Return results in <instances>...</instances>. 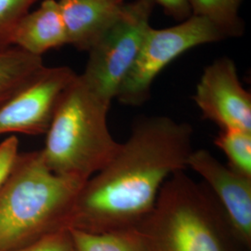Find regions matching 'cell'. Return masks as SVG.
Wrapping results in <instances>:
<instances>
[{
	"mask_svg": "<svg viewBox=\"0 0 251 251\" xmlns=\"http://www.w3.org/2000/svg\"><path fill=\"white\" fill-rule=\"evenodd\" d=\"M193 128L170 117H143L105 168L75 200L69 229L102 233L137 227L151 214L162 187L185 171Z\"/></svg>",
	"mask_w": 251,
	"mask_h": 251,
	"instance_id": "1",
	"label": "cell"
},
{
	"mask_svg": "<svg viewBox=\"0 0 251 251\" xmlns=\"http://www.w3.org/2000/svg\"><path fill=\"white\" fill-rule=\"evenodd\" d=\"M85 182L50 171L40 150L20 153L0 189V251H14L49 233L69 229Z\"/></svg>",
	"mask_w": 251,
	"mask_h": 251,
	"instance_id": "2",
	"label": "cell"
},
{
	"mask_svg": "<svg viewBox=\"0 0 251 251\" xmlns=\"http://www.w3.org/2000/svg\"><path fill=\"white\" fill-rule=\"evenodd\" d=\"M110 105L76 75L58 101L40 150L50 171L86 182L112 161L121 144L108 127Z\"/></svg>",
	"mask_w": 251,
	"mask_h": 251,
	"instance_id": "3",
	"label": "cell"
},
{
	"mask_svg": "<svg viewBox=\"0 0 251 251\" xmlns=\"http://www.w3.org/2000/svg\"><path fill=\"white\" fill-rule=\"evenodd\" d=\"M137 227L146 251H232L236 239L211 191L184 171L165 182L151 214Z\"/></svg>",
	"mask_w": 251,
	"mask_h": 251,
	"instance_id": "4",
	"label": "cell"
},
{
	"mask_svg": "<svg viewBox=\"0 0 251 251\" xmlns=\"http://www.w3.org/2000/svg\"><path fill=\"white\" fill-rule=\"evenodd\" d=\"M153 0L125 4L116 22L89 50L81 78L100 98L111 103L130 70L151 28Z\"/></svg>",
	"mask_w": 251,
	"mask_h": 251,
	"instance_id": "5",
	"label": "cell"
},
{
	"mask_svg": "<svg viewBox=\"0 0 251 251\" xmlns=\"http://www.w3.org/2000/svg\"><path fill=\"white\" fill-rule=\"evenodd\" d=\"M225 38L208 20L191 15L175 26L147 32L130 70L117 92L122 104L140 106L149 99L154 78L170 63L190 49Z\"/></svg>",
	"mask_w": 251,
	"mask_h": 251,
	"instance_id": "6",
	"label": "cell"
},
{
	"mask_svg": "<svg viewBox=\"0 0 251 251\" xmlns=\"http://www.w3.org/2000/svg\"><path fill=\"white\" fill-rule=\"evenodd\" d=\"M76 74L67 66L46 67L0 109V135L45 134L63 91Z\"/></svg>",
	"mask_w": 251,
	"mask_h": 251,
	"instance_id": "7",
	"label": "cell"
},
{
	"mask_svg": "<svg viewBox=\"0 0 251 251\" xmlns=\"http://www.w3.org/2000/svg\"><path fill=\"white\" fill-rule=\"evenodd\" d=\"M194 100L203 118L220 129L251 131V93L243 88L231 59H218L206 67Z\"/></svg>",
	"mask_w": 251,
	"mask_h": 251,
	"instance_id": "8",
	"label": "cell"
},
{
	"mask_svg": "<svg viewBox=\"0 0 251 251\" xmlns=\"http://www.w3.org/2000/svg\"><path fill=\"white\" fill-rule=\"evenodd\" d=\"M187 168L206 181L222 206L234 237L246 248L251 246V178L225 166L206 149L194 150Z\"/></svg>",
	"mask_w": 251,
	"mask_h": 251,
	"instance_id": "9",
	"label": "cell"
},
{
	"mask_svg": "<svg viewBox=\"0 0 251 251\" xmlns=\"http://www.w3.org/2000/svg\"><path fill=\"white\" fill-rule=\"evenodd\" d=\"M68 45L88 51L121 14L124 0H58Z\"/></svg>",
	"mask_w": 251,
	"mask_h": 251,
	"instance_id": "10",
	"label": "cell"
},
{
	"mask_svg": "<svg viewBox=\"0 0 251 251\" xmlns=\"http://www.w3.org/2000/svg\"><path fill=\"white\" fill-rule=\"evenodd\" d=\"M64 45H68V37L57 0H43L38 9L28 12L20 22L11 41V46L39 57Z\"/></svg>",
	"mask_w": 251,
	"mask_h": 251,
	"instance_id": "11",
	"label": "cell"
},
{
	"mask_svg": "<svg viewBox=\"0 0 251 251\" xmlns=\"http://www.w3.org/2000/svg\"><path fill=\"white\" fill-rule=\"evenodd\" d=\"M44 68L42 57L13 46L0 50V109L35 80Z\"/></svg>",
	"mask_w": 251,
	"mask_h": 251,
	"instance_id": "12",
	"label": "cell"
},
{
	"mask_svg": "<svg viewBox=\"0 0 251 251\" xmlns=\"http://www.w3.org/2000/svg\"><path fill=\"white\" fill-rule=\"evenodd\" d=\"M75 251H146L138 227L102 233L69 229Z\"/></svg>",
	"mask_w": 251,
	"mask_h": 251,
	"instance_id": "13",
	"label": "cell"
},
{
	"mask_svg": "<svg viewBox=\"0 0 251 251\" xmlns=\"http://www.w3.org/2000/svg\"><path fill=\"white\" fill-rule=\"evenodd\" d=\"M242 0H188L192 15L212 23L226 37L242 36L244 23L239 16Z\"/></svg>",
	"mask_w": 251,
	"mask_h": 251,
	"instance_id": "14",
	"label": "cell"
},
{
	"mask_svg": "<svg viewBox=\"0 0 251 251\" xmlns=\"http://www.w3.org/2000/svg\"><path fill=\"white\" fill-rule=\"evenodd\" d=\"M214 144L225 152L231 169L251 178V131L221 129Z\"/></svg>",
	"mask_w": 251,
	"mask_h": 251,
	"instance_id": "15",
	"label": "cell"
},
{
	"mask_svg": "<svg viewBox=\"0 0 251 251\" xmlns=\"http://www.w3.org/2000/svg\"><path fill=\"white\" fill-rule=\"evenodd\" d=\"M38 0H0V50L11 47L20 22Z\"/></svg>",
	"mask_w": 251,
	"mask_h": 251,
	"instance_id": "16",
	"label": "cell"
},
{
	"mask_svg": "<svg viewBox=\"0 0 251 251\" xmlns=\"http://www.w3.org/2000/svg\"><path fill=\"white\" fill-rule=\"evenodd\" d=\"M14 251H75V249L69 229H63Z\"/></svg>",
	"mask_w": 251,
	"mask_h": 251,
	"instance_id": "17",
	"label": "cell"
},
{
	"mask_svg": "<svg viewBox=\"0 0 251 251\" xmlns=\"http://www.w3.org/2000/svg\"><path fill=\"white\" fill-rule=\"evenodd\" d=\"M20 141L16 134H9L0 143V189L14 170L20 153Z\"/></svg>",
	"mask_w": 251,
	"mask_h": 251,
	"instance_id": "18",
	"label": "cell"
},
{
	"mask_svg": "<svg viewBox=\"0 0 251 251\" xmlns=\"http://www.w3.org/2000/svg\"><path fill=\"white\" fill-rule=\"evenodd\" d=\"M159 4L167 15L177 21H184L192 15L188 0H153Z\"/></svg>",
	"mask_w": 251,
	"mask_h": 251,
	"instance_id": "19",
	"label": "cell"
}]
</instances>
